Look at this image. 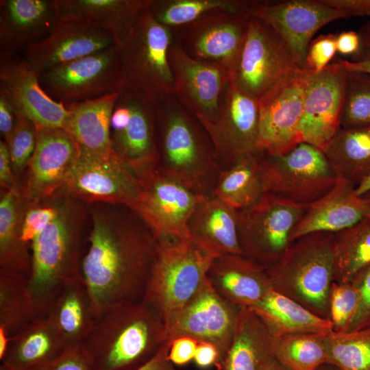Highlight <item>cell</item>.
I'll return each instance as SVG.
<instances>
[{"mask_svg": "<svg viewBox=\"0 0 370 370\" xmlns=\"http://www.w3.org/2000/svg\"><path fill=\"white\" fill-rule=\"evenodd\" d=\"M58 21L53 0L0 1V54L21 55Z\"/></svg>", "mask_w": 370, "mask_h": 370, "instance_id": "24", "label": "cell"}, {"mask_svg": "<svg viewBox=\"0 0 370 370\" xmlns=\"http://www.w3.org/2000/svg\"><path fill=\"white\" fill-rule=\"evenodd\" d=\"M33 202L21 193L3 190L0 199V266L29 277L32 256L22 239L25 213Z\"/></svg>", "mask_w": 370, "mask_h": 370, "instance_id": "35", "label": "cell"}, {"mask_svg": "<svg viewBox=\"0 0 370 370\" xmlns=\"http://www.w3.org/2000/svg\"><path fill=\"white\" fill-rule=\"evenodd\" d=\"M315 370H344L341 369V367L330 363V362H325L321 366H319L318 368H317Z\"/></svg>", "mask_w": 370, "mask_h": 370, "instance_id": "61", "label": "cell"}, {"mask_svg": "<svg viewBox=\"0 0 370 370\" xmlns=\"http://www.w3.org/2000/svg\"><path fill=\"white\" fill-rule=\"evenodd\" d=\"M36 317L28 278L0 268V360L12 338Z\"/></svg>", "mask_w": 370, "mask_h": 370, "instance_id": "38", "label": "cell"}, {"mask_svg": "<svg viewBox=\"0 0 370 370\" xmlns=\"http://www.w3.org/2000/svg\"><path fill=\"white\" fill-rule=\"evenodd\" d=\"M362 197L366 199V200L367 201V202H368V204H369V205L370 206V192L367 193V194H365Z\"/></svg>", "mask_w": 370, "mask_h": 370, "instance_id": "62", "label": "cell"}, {"mask_svg": "<svg viewBox=\"0 0 370 370\" xmlns=\"http://www.w3.org/2000/svg\"><path fill=\"white\" fill-rule=\"evenodd\" d=\"M19 112L9 97L0 90V132L5 143L10 138L18 121Z\"/></svg>", "mask_w": 370, "mask_h": 370, "instance_id": "50", "label": "cell"}, {"mask_svg": "<svg viewBox=\"0 0 370 370\" xmlns=\"http://www.w3.org/2000/svg\"><path fill=\"white\" fill-rule=\"evenodd\" d=\"M347 74L343 60H338L310 76L300 125L302 142L323 151L341 129Z\"/></svg>", "mask_w": 370, "mask_h": 370, "instance_id": "20", "label": "cell"}, {"mask_svg": "<svg viewBox=\"0 0 370 370\" xmlns=\"http://www.w3.org/2000/svg\"><path fill=\"white\" fill-rule=\"evenodd\" d=\"M264 193L256 150L221 171L210 196L240 211L255 204Z\"/></svg>", "mask_w": 370, "mask_h": 370, "instance_id": "37", "label": "cell"}, {"mask_svg": "<svg viewBox=\"0 0 370 370\" xmlns=\"http://www.w3.org/2000/svg\"><path fill=\"white\" fill-rule=\"evenodd\" d=\"M258 99L232 78L222 95L215 119L201 123L212 143L220 163L229 166L241 156L256 151Z\"/></svg>", "mask_w": 370, "mask_h": 370, "instance_id": "15", "label": "cell"}, {"mask_svg": "<svg viewBox=\"0 0 370 370\" xmlns=\"http://www.w3.org/2000/svg\"><path fill=\"white\" fill-rule=\"evenodd\" d=\"M59 19L82 22L109 33L119 49L149 0H53Z\"/></svg>", "mask_w": 370, "mask_h": 370, "instance_id": "27", "label": "cell"}, {"mask_svg": "<svg viewBox=\"0 0 370 370\" xmlns=\"http://www.w3.org/2000/svg\"><path fill=\"white\" fill-rule=\"evenodd\" d=\"M328 362L344 370H370V328L326 336Z\"/></svg>", "mask_w": 370, "mask_h": 370, "instance_id": "42", "label": "cell"}, {"mask_svg": "<svg viewBox=\"0 0 370 370\" xmlns=\"http://www.w3.org/2000/svg\"><path fill=\"white\" fill-rule=\"evenodd\" d=\"M56 194L42 201L33 202L27 210L22 225V239L26 244L29 245L55 217L57 213Z\"/></svg>", "mask_w": 370, "mask_h": 370, "instance_id": "46", "label": "cell"}, {"mask_svg": "<svg viewBox=\"0 0 370 370\" xmlns=\"http://www.w3.org/2000/svg\"><path fill=\"white\" fill-rule=\"evenodd\" d=\"M36 127V147L21 193L28 200L38 203L62 188L79 158L80 147L62 128Z\"/></svg>", "mask_w": 370, "mask_h": 370, "instance_id": "21", "label": "cell"}, {"mask_svg": "<svg viewBox=\"0 0 370 370\" xmlns=\"http://www.w3.org/2000/svg\"><path fill=\"white\" fill-rule=\"evenodd\" d=\"M369 192H370V174L354 189L355 194L360 197Z\"/></svg>", "mask_w": 370, "mask_h": 370, "instance_id": "60", "label": "cell"}, {"mask_svg": "<svg viewBox=\"0 0 370 370\" xmlns=\"http://www.w3.org/2000/svg\"><path fill=\"white\" fill-rule=\"evenodd\" d=\"M326 5L347 12L349 16H370V0H322Z\"/></svg>", "mask_w": 370, "mask_h": 370, "instance_id": "54", "label": "cell"}, {"mask_svg": "<svg viewBox=\"0 0 370 370\" xmlns=\"http://www.w3.org/2000/svg\"><path fill=\"white\" fill-rule=\"evenodd\" d=\"M336 35H320L312 40L307 49L305 68L312 74L321 72L330 63L336 51Z\"/></svg>", "mask_w": 370, "mask_h": 370, "instance_id": "49", "label": "cell"}, {"mask_svg": "<svg viewBox=\"0 0 370 370\" xmlns=\"http://www.w3.org/2000/svg\"><path fill=\"white\" fill-rule=\"evenodd\" d=\"M0 183L4 190L21 193L13 171L8 145L3 140H0Z\"/></svg>", "mask_w": 370, "mask_h": 370, "instance_id": "52", "label": "cell"}, {"mask_svg": "<svg viewBox=\"0 0 370 370\" xmlns=\"http://www.w3.org/2000/svg\"><path fill=\"white\" fill-rule=\"evenodd\" d=\"M354 189L338 180L329 192L308 205L292 232L291 242L315 232L337 233L370 216L367 201L356 195Z\"/></svg>", "mask_w": 370, "mask_h": 370, "instance_id": "25", "label": "cell"}, {"mask_svg": "<svg viewBox=\"0 0 370 370\" xmlns=\"http://www.w3.org/2000/svg\"><path fill=\"white\" fill-rule=\"evenodd\" d=\"M334 282L349 283L370 264V216L334 233Z\"/></svg>", "mask_w": 370, "mask_h": 370, "instance_id": "39", "label": "cell"}, {"mask_svg": "<svg viewBox=\"0 0 370 370\" xmlns=\"http://www.w3.org/2000/svg\"><path fill=\"white\" fill-rule=\"evenodd\" d=\"M274 339L269 326L253 308H241L222 369L260 370L274 356Z\"/></svg>", "mask_w": 370, "mask_h": 370, "instance_id": "31", "label": "cell"}, {"mask_svg": "<svg viewBox=\"0 0 370 370\" xmlns=\"http://www.w3.org/2000/svg\"><path fill=\"white\" fill-rule=\"evenodd\" d=\"M36 143V127L30 119L19 112L17 125L6 143L15 176L27 169L34 154Z\"/></svg>", "mask_w": 370, "mask_h": 370, "instance_id": "44", "label": "cell"}, {"mask_svg": "<svg viewBox=\"0 0 370 370\" xmlns=\"http://www.w3.org/2000/svg\"><path fill=\"white\" fill-rule=\"evenodd\" d=\"M350 282L357 291L358 304L346 332L370 328V264L360 271Z\"/></svg>", "mask_w": 370, "mask_h": 370, "instance_id": "47", "label": "cell"}, {"mask_svg": "<svg viewBox=\"0 0 370 370\" xmlns=\"http://www.w3.org/2000/svg\"><path fill=\"white\" fill-rule=\"evenodd\" d=\"M119 92L80 103L64 104L69 114L64 128L89 152L107 154L112 151L110 121Z\"/></svg>", "mask_w": 370, "mask_h": 370, "instance_id": "32", "label": "cell"}, {"mask_svg": "<svg viewBox=\"0 0 370 370\" xmlns=\"http://www.w3.org/2000/svg\"><path fill=\"white\" fill-rule=\"evenodd\" d=\"M238 210L212 196L197 206L188 224L192 241L215 255L241 254Z\"/></svg>", "mask_w": 370, "mask_h": 370, "instance_id": "28", "label": "cell"}, {"mask_svg": "<svg viewBox=\"0 0 370 370\" xmlns=\"http://www.w3.org/2000/svg\"><path fill=\"white\" fill-rule=\"evenodd\" d=\"M358 32L360 36L362 46L370 51V21L363 24Z\"/></svg>", "mask_w": 370, "mask_h": 370, "instance_id": "58", "label": "cell"}, {"mask_svg": "<svg viewBox=\"0 0 370 370\" xmlns=\"http://www.w3.org/2000/svg\"><path fill=\"white\" fill-rule=\"evenodd\" d=\"M56 196L55 217L31 242L28 288L37 317L47 316L60 290L82 277L80 247L85 212L79 200L64 190Z\"/></svg>", "mask_w": 370, "mask_h": 370, "instance_id": "2", "label": "cell"}, {"mask_svg": "<svg viewBox=\"0 0 370 370\" xmlns=\"http://www.w3.org/2000/svg\"><path fill=\"white\" fill-rule=\"evenodd\" d=\"M258 152L264 193L308 206L338 182L323 151L306 143L282 155Z\"/></svg>", "mask_w": 370, "mask_h": 370, "instance_id": "8", "label": "cell"}, {"mask_svg": "<svg viewBox=\"0 0 370 370\" xmlns=\"http://www.w3.org/2000/svg\"><path fill=\"white\" fill-rule=\"evenodd\" d=\"M208 280L223 299L239 308L254 307L273 289L266 268L241 254L217 257Z\"/></svg>", "mask_w": 370, "mask_h": 370, "instance_id": "26", "label": "cell"}, {"mask_svg": "<svg viewBox=\"0 0 370 370\" xmlns=\"http://www.w3.org/2000/svg\"><path fill=\"white\" fill-rule=\"evenodd\" d=\"M47 316L67 347L85 341L97 317L82 277L69 282L60 290L52 300Z\"/></svg>", "mask_w": 370, "mask_h": 370, "instance_id": "30", "label": "cell"}, {"mask_svg": "<svg viewBox=\"0 0 370 370\" xmlns=\"http://www.w3.org/2000/svg\"><path fill=\"white\" fill-rule=\"evenodd\" d=\"M217 257L190 238H158L144 299L160 312L166 324L207 281Z\"/></svg>", "mask_w": 370, "mask_h": 370, "instance_id": "6", "label": "cell"}, {"mask_svg": "<svg viewBox=\"0 0 370 370\" xmlns=\"http://www.w3.org/2000/svg\"><path fill=\"white\" fill-rule=\"evenodd\" d=\"M0 90L6 94L18 112L35 125L64 128L69 110L45 92L39 75L21 55L0 54Z\"/></svg>", "mask_w": 370, "mask_h": 370, "instance_id": "23", "label": "cell"}, {"mask_svg": "<svg viewBox=\"0 0 370 370\" xmlns=\"http://www.w3.org/2000/svg\"><path fill=\"white\" fill-rule=\"evenodd\" d=\"M327 334L306 332L275 336L274 357L290 370H315L328 362Z\"/></svg>", "mask_w": 370, "mask_h": 370, "instance_id": "41", "label": "cell"}, {"mask_svg": "<svg viewBox=\"0 0 370 370\" xmlns=\"http://www.w3.org/2000/svg\"><path fill=\"white\" fill-rule=\"evenodd\" d=\"M198 342L188 336H181L171 342L169 358L174 365H184L193 360Z\"/></svg>", "mask_w": 370, "mask_h": 370, "instance_id": "51", "label": "cell"}, {"mask_svg": "<svg viewBox=\"0 0 370 370\" xmlns=\"http://www.w3.org/2000/svg\"><path fill=\"white\" fill-rule=\"evenodd\" d=\"M173 29L156 21L149 10L138 18L119 48L123 89L158 106L173 95L169 49Z\"/></svg>", "mask_w": 370, "mask_h": 370, "instance_id": "7", "label": "cell"}, {"mask_svg": "<svg viewBox=\"0 0 370 370\" xmlns=\"http://www.w3.org/2000/svg\"><path fill=\"white\" fill-rule=\"evenodd\" d=\"M92 227L80 271L97 319L144 299L158 238L132 209L92 204Z\"/></svg>", "mask_w": 370, "mask_h": 370, "instance_id": "1", "label": "cell"}, {"mask_svg": "<svg viewBox=\"0 0 370 370\" xmlns=\"http://www.w3.org/2000/svg\"><path fill=\"white\" fill-rule=\"evenodd\" d=\"M250 1L149 0L148 10L160 24L175 28L219 12H247Z\"/></svg>", "mask_w": 370, "mask_h": 370, "instance_id": "40", "label": "cell"}, {"mask_svg": "<svg viewBox=\"0 0 370 370\" xmlns=\"http://www.w3.org/2000/svg\"><path fill=\"white\" fill-rule=\"evenodd\" d=\"M193 360L200 368H208L214 365L220 367L219 352L208 343H198Z\"/></svg>", "mask_w": 370, "mask_h": 370, "instance_id": "55", "label": "cell"}, {"mask_svg": "<svg viewBox=\"0 0 370 370\" xmlns=\"http://www.w3.org/2000/svg\"><path fill=\"white\" fill-rule=\"evenodd\" d=\"M343 64L348 71H362L370 73V51L365 48L362 53L356 60H343Z\"/></svg>", "mask_w": 370, "mask_h": 370, "instance_id": "57", "label": "cell"}, {"mask_svg": "<svg viewBox=\"0 0 370 370\" xmlns=\"http://www.w3.org/2000/svg\"><path fill=\"white\" fill-rule=\"evenodd\" d=\"M39 82L52 99L63 104L120 92L124 82L119 49L114 45L53 67L40 74Z\"/></svg>", "mask_w": 370, "mask_h": 370, "instance_id": "12", "label": "cell"}, {"mask_svg": "<svg viewBox=\"0 0 370 370\" xmlns=\"http://www.w3.org/2000/svg\"><path fill=\"white\" fill-rule=\"evenodd\" d=\"M143 189L132 208L158 238H188V224L206 197L165 175L158 165L139 171Z\"/></svg>", "mask_w": 370, "mask_h": 370, "instance_id": "13", "label": "cell"}, {"mask_svg": "<svg viewBox=\"0 0 370 370\" xmlns=\"http://www.w3.org/2000/svg\"><path fill=\"white\" fill-rule=\"evenodd\" d=\"M370 125V73L348 71L341 127Z\"/></svg>", "mask_w": 370, "mask_h": 370, "instance_id": "43", "label": "cell"}, {"mask_svg": "<svg viewBox=\"0 0 370 370\" xmlns=\"http://www.w3.org/2000/svg\"><path fill=\"white\" fill-rule=\"evenodd\" d=\"M357 304V291L351 282H332L330 292L329 308L330 319L332 323L334 331L346 332L356 311Z\"/></svg>", "mask_w": 370, "mask_h": 370, "instance_id": "45", "label": "cell"}, {"mask_svg": "<svg viewBox=\"0 0 370 370\" xmlns=\"http://www.w3.org/2000/svg\"><path fill=\"white\" fill-rule=\"evenodd\" d=\"M89 204L122 205L131 209L143 189L138 170L113 149L99 154L80 147V153L62 188Z\"/></svg>", "mask_w": 370, "mask_h": 370, "instance_id": "10", "label": "cell"}, {"mask_svg": "<svg viewBox=\"0 0 370 370\" xmlns=\"http://www.w3.org/2000/svg\"><path fill=\"white\" fill-rule=\"evenodd\" d=\"M308 206L270 193L238 211V239L242 255L264 268L280 260L292 243V232Z\"/></svg>", "mask_w": 370, "mask_h": 370, "instance_id": "9", "label": "cell"}, {"mask_svg": "<svg viewBox=\"0 0 370 370\" xmlns=\"http://www.w3.org/2000/svg\"><path fill=\"white\" fill-rule=\"evenodd\" d=\"M125 90L130 116L123 130L111 137L112 148L139 171L158 165L156 106Z\"/></svg>", "mask_w": 370, "mask_h": 370, "instance_id": "29", "label": "cell"}, {"mask_svg": "<svg viewBox=\"0 0 370 370\" xmlns=\"http://www.w3.org/2000/svg\"><path fill=\"white\" fill-rule=\"evenodd\" d=\"M116 45L107 32L86 23L59 19L42 40L21 54L38 75L53 67Z\"/></svg>", "mask_w": 370, "mask_h": 370, "instance_id": "22", "label": "cell"}, {"mask_svg": "<svg viewBox=\"0 0 370 370\" xmlns=\"http://www.w3.org/2000/svg\"><path fill=\"white\" fill-rule=\"evenodd\" d=\"M260 370H290L280 363L274 356L268 360Z\"/></svg>", "mask_w": 370, "mask_h": 370, "instance_id": "59", "label": "cell"}, {"mask_svg": "<svg viewBox=\"0 0 370 370\" xmlns=\"http://www.w3.org/2000/svg\"><path fill=\"white\" fill-rule=\"evenodd\" d=\"M29 370H93L92 358L83 343L68 346L56 358Z\"/></svg>", "mask_w": 370, "mask_h": 370, "instance_id": "48", "label": "cell"}, {"mask_svg": "<svg viewBox=\"0 0 370 370\" xmlns=\"http://www.w3.org/2000/svg\"><path fill=\"white\" fill-rule=\"evenodd\" d=\"M170 345L167 340L149 360L132 370H177L169 358Z\"/></svg>", "mask_w": 370, "mask_h": 370, "instance_id": "56", "label": "cell"}, {"mask_svg": "<svg viewBox=\"0 0 370 370\" xmlns=\"http://www.w3.org/2000/svg\"><path fill=\"white\" fill-rule=\"evenodd\" d=\"M241 308L223 299L208 280L197 293L166 323L168 340L188 336L213 345L220 367L231 345Z\"/></svg>", "mask_w": 370, "mask_h": 370, "instance_id": "16", "label": "cell"}, {"mask_svg": "<svg viewBox=\"0 0 370 370\" xmlns=\"http://www.w3.org/2000/svg\"><path fill=\"white\" fill-rule=\"evenodd\" d=\"M323 151L338 180L356 188L370 174V125L341 127Z\"/></svg>", "mask_w": 370, "mask_h": 370, "instance_id": "34", "label": "cell"}, {"mask_svg": "<svg viewBox=\"0 0 370 370\" xmlns=\"http://www.w3.org/2000/svg\"><path fill=\"white\" fill-rule=\"evenodd\" d=\"M0 370H12V369L8 367L7 366L1 364L0 365Z\"/></svg>", "mask_w": 370, "mask_h": 370, "instance_id": "63", "label": "cell"}, {"mask_svg": "<svg viewBox=\"0 0 370 370\" xmlns=\"http://www.w3.org/2000/svg\"><path fill=\"white\" fill-rule=\"evenodd\" d=\"M312 75L305 67L294 69L258 98L256 150L282 155L302 143L300 125L306 90Z\"/></svg>", "mask_w": 370, "mask_h": 370, "instance_id": "11", "label": "cell"}, {"mask_svg": "<svg viewBox=\"0 0 370 370\" xmlns=\"http://www.w3.org/2000/svg\"><path fill=\"white\" fill-rule=\"evenodd\" d=\"M251 308L264 320L275 336L333 331V325L330 319L317 315L273 289Z\"/></svg>", "mask_w": 370, "mask_h": 370, "instance_id": "36", "label": "cell"}, {"mask_svg": "<svg viewBox=\"0 0 370 370\" xmlns=\"http://www.w3.org/2000/svg\"><path fill=\"white\" fill-rule=\"evenodd\" d=\"M266 271L273 290L330 319L335 272L334 233L315 232L295 240Z\"/></svg>", "mask_w": 370, "mask_h": 370, "instance_id": "5", "label": "cell"}, {"mask_svg": "<svg viewBox=\"0 0 370 370\" xmlns=\"http://www.w3.org/2000/svg\"><path fill=\"white\" fill-rule=\"evenodd\" d=\"M167 340L164 318L143 299L101 314L83 344L93 370H132L149 360Z\"/></svg>", "mask_w": 370, "mask_h": 370, "instance_id": "4", "label": "cell"}, {"mask_svg": "<svg viewBox=\"0 0 370 370\" xmlns=\"http://www.w3.org/2000/svg\"><path fill=\"white\" fill-rule=\"evenodd\" d=\"M247 12L284 40L299 68L305 66L307 49L317 32L327 23L350 17L322 0L250 1Z\"/></svg>", "mask_w": 370, "mask_h": 370, "instance_id": "19", "label": "cell"}, {"mask_svg": "<svg viewBox=\"0 0 370 370\" xmlns=\"http://www.w3.org/2000/svg\"><path fill=\"white\" fill-rule=\"evenodd\" d=\"M66 347L49 318L38 317L12 338L1 364L12 370H29L53 360Z\"/></svg>", "mask_w": 370, "mask_h": 370, "instance_id": "33", "label": "cell"}, {"mask_svg": "<svg viewBox=\"0 0 370 370\" xmlns=\"http://www.w3.org/2000/svg\"><path fill=\"white\" fill-rule=\"evenodd\" d=\"M250 18L247 12L223 11L172 29L187 55L219 64L232 75Z\"/></svg>", "mask_w": 370, "mask_h": 370, "instance_id": "17", "label": "cell"}, {"mask_svg": "<svg viewBox=\"0 0 370 370\" xmlns=\"http://www.w3.org/2000/svg\"><path fill=\"white\" fill-rule=\"evenodd\" d=\"M158 167L187 188L210 196L221 172L201 123L173 96L156 107Z\"/></svg>", "mask_w": 370, "mask_h": 370, "instance_id": "3", "label": "cell"}, {"mask_svg": "<svg viewBox=\"0 0 370 370\" xmlns=\"http://www.w3.org/2000/svg\"><path fill=\"white\" fill-rule=\"evenodd\" d=\"M365 49L360 36L357 32L344 31L336 35V51L356 60Z\"/></svg>", "mask_w": 370, "mask_h": 370, "instance_id": "53", "label": "cell"}, {"mask_svg": "<svg viewBox=\"0 0 370 370\" xmlns=\"http://www.w3.org/2000/svg\"><path fill=\"white\" fill-rule=\"evenodd\" d=\"M169 61L173 96L201 123L213 121L231 73L219 64L190 57L175 38L169 47Z\"/></svg>", "mask_w": 370, "mask_h": 370, "instance_id": "18", "label": "cell"}, {"mask_svg": "<svg viewBox=\"0 0 370 370\" xmlns=\"http://www.w3.org/2000/svg\"><path fill=\"white\" fill-rule=\"evenodd\" d=\"M299 68L284 40L262 21L251 16L232 78L258 99L281 77Z\"/></svg>", "mask_w": 370, "mask_h": 370, "instance_id": "14", "label": "cell"}]
</instances>
